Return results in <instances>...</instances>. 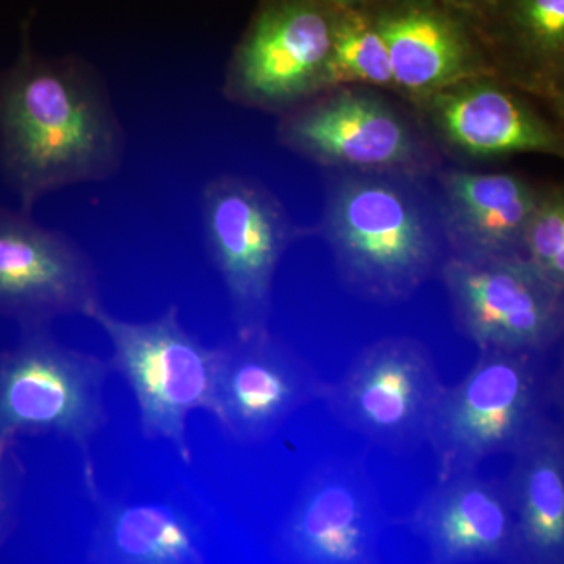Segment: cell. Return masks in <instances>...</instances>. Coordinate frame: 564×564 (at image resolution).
<instances>
[{
	"label": "cell",
	"instance_id": "44dd1931",
	"mask_svg": "<svg viewBox=\"0 0 564 564\" xmlns=\"http://www.w3.org/2000/svg\"><path fill=\"white\" fill-rule=\"evenodd\" d=\"M344 82L392 84V66L388 46L377 25L361 18H344L334 22L332 54L323 70L322 88Z\"/></svg>",
	"mask_w": 564,
	"mask_h": 564
},
{
	"label": "cell",
	"instance_id": "7c38bea8",
	"mask_svg": "<svg viewBox=\"0 0 564 564\" xmlns=\"http://www.w3.org/2000/svg\"><path fill=\"white\" fill-rule=\"evenodd\" d=\"M215 419L242 444L262 443L304 404L323 399L328 383L269 329L225 345Z\"/></svg>",
	"mask_w": 564,
	"mask_h": 564
},
{
	"label": "cell",
	"instance_id": "7402d4cb",
	"mask_svg": "<svg viewBox=\"0 0 564 564\" xmlns=\"http://www.w3.org/2000/svg\"><path fill=\"white\" fill-rule=\"evenodd\" d=\"M524 256L564 291V191L541 193L527 226Z\"/></svg>",
	"mask_w": 564,
	"mask_h": 564
},
{
	"label": "cell",
	"instance_id": "5b68a950",
	"mask_svg": "<svg viewBox=\"0 0 564 564\" xmlns=\"http://www.w3.org/2000/svg\"><path fill=\"white\" fill-rule=\"evenodd\" d=\"M110 372L109 361L58 344L47 326H28L21 344L0 356V440L55 434L88 455L107 423Z\"/></svg>",
	"mask_w": 564,
	"mask_h": 564
},
{
	"label": "cell",
	"instance_id": "8fae6325",
	"mask_svg": "<svg viewBox=\"0 0 564 564\" xmlns=\"http://www.w3.org/2000/svg\"><path fill=\"white\" fill-rule=\"evenodd\" d=\"M383 527L380 500L361 463L323 464L304 481L274 554L296 564L375 563Z\"/></svg>",
	"mask_w": 564,
	"mask_h": 564
},
{
	"label": "cell",
	"instance_id": "484cf974",
	"mask_svg": "<svg viewBox=\"0 0 564 564\" xmlns=\"http://www.w3.org/2000/svg\"><path fill=\"white\" fill-rule=\"evenodd\" d=\"M322 2H332L337 3V6H344V3L355 2V0H322Z\"/></svg>",
	"mask_w": 564,
	"mask_h": 564
},
{
	"label": "cell",
	"instance_id": "277c9868",
	"mask_svg": "<svg viewBox=\"0 0 564 564\" xmlns=\"http://www.w3.org/2000/svg\"><path fill=\"white\" fill-rule=\"evenodd\" d=\"M323 229L345 280L373 302L413 295L440 256L429 214L388 182H345L328 204Z\"/></svg>",
	"mask_w": 564,
	"mask_h": 564
},
{
	"label": "cell",
	"instance_id": "4fadbf2b",
	"mask_svg": "<svg viewBox=\"0 0 564 564\" xmlns=\"http://www.w3.org/2000/svg\"><path fill=\"white\" fill-rule=\"evenodd\" d=\"M411 524L433 563H524L507 480L475 473L443 477Z\"/></svg>",
	"mask_w": 564,
	"mask_h": 564
},
{
	"label": "cell",
	"instance_id": "d4e9b609",
	"mask_svg": "<svg viewBox=\"0 0 564 564\" xmlns=\"http://www.w3.org/2000/svg\"><path fill=\"white\" fill-rule=\"evenodd\" d=\"M554 102L556 110H558L560 118H562V128L564 129V85L562 90L558 91V95L555 96Z\"/></svg>",
	"mask_w": 564,
	"mask_h": 564
},
{
	"label": "cell",
	"instance_id": "e0dca14e",
	"mask_svg": "<svg viewBox=\"0 0 564 564\" xmlns=\"http://www.w3.org/2000/svg\"><path fill=\"white\" fill-rule=\"evenodd\" d=\"M505 478L518 518L522 558L564 564V422L547 415L511 452Z\"/></svg>",
	"mask_w": 564,
	"mask_h": 564
},
{
	"label": "cell",
	"instance_id": "cb8c5ba5",
	"mask_svg": "<svg viewBox=\"0 0 564 564\" xmlns=\"http://www.w3.org/2000/svg\"><path fill=\"white\" fill-rule=\"evenodd\" d=\"M549 399L552 411L564 422V333L547 351Z\"/></svg>",
	"mask_w": 564,
	"mask_h": 564
},
{
	"label": "cell",
	"instance_id": "7a4b0ae2",
	"mask_svg": "<svg viewBox=\"0 0 564 564\" xmlns=\"http://www.w3.org/2000/svg\"><path fill=\"white\" fill-rule=\"evenodd\" d=\"M90 318L113 345L109 364L132 388L143 436L166 441L191 464L188 415L217 411L223 348L206 347L185 332L177 306L155 321L132 323L115 317L101 303Z\"/></svg>",
	"mask_w": 564,
	"mask_h": 564
},
{
	"label": "cell",
	"instance_id": "2e32d148",
	"mask_svg": "<svg viewBox=\"0 0 564 564\" xmlns=\"http://www.w3.org/2000/svg\"><path fill=\"white\" fill-rule=\"evenodd\" d=\"M445 135L480 158L552 155L564 161V129L541 117L530 104L496 85L464 88L437 106Z\"/></svg>",
	"mask_w": 564,
	"mask_h": 564
},
{
	"label": "cell",
	"instance_id": "9c48e42d",
	"mask_svg": "<svg viewBox=\"0 0 564 564\" xmlns=\"http://www.w3.org/2000/svg\"><path fill=\"white\" fill-rule=\"evenodd\" d=\"M334 21L314 0H272L252 21L226 69V98L282 109L322 90Z\"/></svg>",
	"mask_w": 564,
	"mask_h": 564
},
{
	"label": "cell",
	"instance_id": "8992f818",
	"mask_svg": "<svg viewBox=\"0 0 564 564\" xmlns=\"http://www.w3.org/2000/svg\"><path fill=\"white\" fill-rule=\"evenodd\" d=\"M202 217L207 252L228 291L237 336L265 332L274 273L299 231L272 193L232 174L204 185Z\"/></svg>",
	"mask_w": 564,
	"mask_h": 564
},
{
	"label": "cell",
	"instance_id": "d6986e66",
	"mask_svg": "<svg viewBox=\"0 0 564 564\" xmlns=\"http://www.w3.org/2000/svg\"><path fill=\"white\" fill-rule=\"evenodd\" d=\"M391 58L393 82L413 91L445 87L464 76L469 52L443 14L410 7L377 24Z\"/></svg>",
	"mask_w": 564,
	"mask_h": 564
},
{
	"label": "cell",
	"instance_id": "52a82bcc",
	"mask_svg": "<svg viewBox=\"0 0 564 564\" xmlns=\"http://www.w3.org/2000/svg\"><path fill=\"white\" fill-rule=\"evenodd\" d=\"M456 325L485 348L547 352L564 333V291L524 254L454 256L444 267Z\"/></svg>",
	"mask_w": 564,
	"mask_h": 564
},
{
	"label": "cell",
	"instance_id": "3957f363",
	"mask_svg": "<svg viewBox=\"0 0 564 564\" xmlns=\"http://www.w3.org/2000/svg\"><path fill=\"white\" fill-rule=\"evenodd\" d=\"M545 355L485 348L462 383L445 388L429 434L441 478L511 454L551 415Z\"/></svg>",
	"mask_w": 564,
	"mask_h": 564
},
{
	"label": "cell",
	"instance_id": "ba28073f",
	"mask_svg": "<svg viewBox=\"0 0 564 564\" xmlns=\"http://www.w3.org/2000/svg\"><path fill=\"white\" fill-rule=\"evenodd\" d=\"M444 391L425 345L389 337L366 348L323 400L347 429L388 451L408 452L429 443Z\"/></svg>",
	"mask_w": 564,
	"mask_h": 564
},
{
	"label": "cell",
	"instance_id": "30bf717a",
	"mask_svg": "<svg viewBox=\"0 0 564 564\" xmlns=\"http://www.w3.org/2000/svg\"><path fill=\"white\" fill-rule=\"evenodd\" d=\"M101 304L98 274L87 254L25 212L0 207V315L28 326L90 315Z\"/></svg>",
	"mask_w": 564,
	"mask_h": 564
},
{
	"label": "cell",
	"instance_id": "6da1fadb",
	"mask_svg": "<svg viewBox=\"0 0 564 564\" xmlns=\"http://www.w3.org/2000/svg\"><path fill=\"white\" fill-rule=\"evenodd\" d=\"M126 135L106 82L84 58H44L28 33L0 74V173L22 212L47 193L110 180L124 161Z\"/></svg>",
	"mask_w": 564,
	"mask_h": 564
},
{
	"label": "cell",
	"instance_id": "603a6c76",
	"mask_svg": "<svg viewBox=\"0 0 564 564\" xmlns=\"http://www.w3.org/2000/svg\"><path fill=\"white\" fill-rule=\"evenodd\" d=\"M24 467L13 441L0 440V549L6 545L20 518Z\"/></svg>",
	"mask_w": 564,
	"mask_h": 564
},
{
	"label": "cell",
	"instance_id": "ac0fdd59",
	"mask_svg": "<svg viewBox=\"0 0 564 564\" xmlns=\"http://www.w3.org/2000/svg\"><path fill=\"white\" fill-rule=\"evenodd\" d=\"M540 195L514 174H455L448 182L445 214L458 250L455 256L524 254L527 226Z\"/></svg>",
	"mask_w": 564,
	"mask_h": 564
},
{
	"label": "cell",
	"instance_id": "5bb4252c",
	"mask_svg": "<svg viewBox=\"0 0 564 564\" xmlns=\"http://www.w3.org/2000/svg\"><path fill=\"white\" fill-rule=\"evenodd\" d=\"M85 484L96 507V525L85 562L93 564H198L207 562L204 527L170 502L129 503L104 497L91 470Z\"/></svg>",
	"mask_w": 564,
	"mask_h": 564
},
{
	"label": "cell",
	"instance_id": "9a60e30c",
	"mask_svg": "<svg viewBox=\"0 0 564 564\" xmlns=\"http://www.w3.org/2000/svg\"><path fill=\"white\" fill-rule=\"evenodd\" d=\"M281 139L322 162L352 166L402 165L413 139L391 110L356 96H340L296 111L281 124Z\"/></svg>",
	"mask_w": 564,
	"mask_h": 564
},
{
	"label": "cell",
	"instance_id": "ffe728a7",
	"mask_svg": "<svg viewBox=\"0 0 564 564\" xmlns=\"http://www.w3.org/2000/svg\"><path fill=\"white\" fill-rule=\"evenodd\" d=\"M516 80L554 101L564 85V0H507Z\"/></svg>",
	"mask_w": 564,
	"mask_h": 564
}]
</instances>
